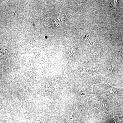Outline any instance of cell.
Returning a JSON list of instances; mask_svg holds the SVG:
<instances>
[{
	"instance_id": "cell-1",
	"label": "cell",
	"mask_w": 123,
	"mask_h": 123,
	"mask_svg": "<svg viewBox=\"0 0 123 123\" xmlns=\"http://www.w3.org/2000/svg\"><path fill=\"white\" fill-rule=\"evenodd\" d=\"M54 22V24L55 26H61L65 23L66 18L64 14H59L53 20Z\"/></svg>"
},
{
	"instance_id": "cell-2",
	"label": "cell",
	"mask_w": 123,
	"mask_h": 123,
	"mask_svg": "<svg viewBox=\"0 0 123 123\" xmlns=\"http://www.w3.org/2000/svg\"><path fill=\"white\" fill-rule=\"evenodd\" d=\"M107 91L111 95L119 96L123 92L122 90L112 87L109 85H107Z\"/></svg>"
},
{
	"instance_id": "cell-3",
	"label": "cell",
	"mask_w": 123,
	"mask_h": 123,
	"mask_svg": "<svg viewBox=\"0 0 123 123\" xmlns=\"http://www.w3.org/2000/svg\"><path fill=\"white\" fill-rule=\"evenodd\" d=\"M113 117L115 123H120L119 119L118 117L115 114H113Z\"/></svg>"
}]
</instances>
